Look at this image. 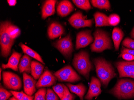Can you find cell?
I'll return each mask as SVG.
<instances>
[{
	"mask_svg": "<svg viewBox=\"0 0 134 100\" xmlns=\"http://www.w3.org/2000/svg\"><path fill=\"white\" fill-rule=\"evenodd\" d=\"M100 81L98 79L93 77L91 79L89 89L85 99L92 100L94 97H97L101 93Z\"/></svg>",
	"mask_w": 134,
	"mask_h": 100,
	"instance_id": "4fadbf2b",
	"label": "cell"
},
{
	"mask_svg": "<svg viewBox=\"0 0 134 100\" xmlns=\"http://www.w3.org/2000/svg\"><path fill=\"white\" fill-rule=\"evenodd\" d=\"M73 65L79 73L88 80L90 73L93 69L94 67L90 60L89 55L87 52L81 51L75 54Z\"/></svg>",
	"mask_w": 134,
	"mask_h": 100,
	"instance_id": "277c9868",
	"label": "cell"
},
{
	"mask_svg": "<svg viewBox=\"0 0 134 100\" xmlns=\"http://www.w3.org/2000/svg\"><path fill=\"white\" fill-rule=\"evenodd\" d=\"M23 79L24 92L27 95L32 96L36 91V85L37 82L26 73H23Z\"/></svg>",
	"mask_w": 134,
	"mask_h": 100,
	"instance_id": "5bb4252c",
	"label": "cell"
},
{
	"mask_svg": "<svg viewBox=\"0 0 134 100\" xmlns=\"http://www.w3.org/2000/svg\"><path fill=\"white\" fill-rule=\"evenodd\" d=\"M56 1L48 0L43 4L42 9V17L43 19L55 13V5Z\"/></svg>",
	"mask_w": 134,
	"mask_h": 100,
	"instance_id": "ac0fdd59",
	"label": "cell"
},
{
	"mask_svg": "<svg viewBox=\"0 0 134 100\" xmlns=\"http://www.w3.org/2000/svg\"><path fill=\"white\" fill-rule=\"evenodd\" d=\"M13 95L10 92L6 90L2 86L0 88V100H7Z\"/></svg>",
	"mask_w": 134,
	"mask_h": 100,
	"instance_id": "f546056e",
	"label": "cell"
},
{
	"mask_svg": "<svg viewBox=\"0 0 134 100\" xmlns=\"http://www.w3.org/2000/svg\"><path fill=\"white\" fill-rule=\"evenodd\" d=\"M19 28L9 21H5L1 23L0 26V43L1 48V55L7 57L10 54L11 48L15 40L21 34Z\"/></svg>",
	"mask_w": 134,
	"mask_h": 100,
	"instance_id": "6da1fadb",
	"label": "cell"
},
{
	"mask_svg": "<svg viewBox=\"0 0 134 100\" xmlns=\"http://www.w3.org/2000/svg\"><path fill=\"white\" fill-rule=\"evenodd\" d=\"M53 45L65 57L68 58L71 57L74 49L70 34L64 38L56 41Z\"/></svg>",
	"mask_w": 134,
	"mask_h": 100,
	"instance_id": "52a82bcc",
	"label": "cell"
},
{
	"mask_svg": "<svg viewBox=\"0 0 134 100\" xmlns=\"http://www.w3.org/2000/svg\"><path fill=\"white\" fill-rule=\"evenodd\" d=\"M122 57L123 59L127 61H132L134 60V56L127 53H125L122 55H119V57Z\"/></svg>",
	"mask_w": 134,
	"mask_h": 100,
	"instance_id": "e575fe53",
	"label": "cell"
},
{
	"mask_svg": "<svg viewBox=\"0 0 134 100\" xmlns=\"http://www.w3.org/2000/svg\"><path fill=\"white\" fill-rule=\"evenodd\" d=\"M71 92L76 94L80 98L83 100V96L86 91V87L82 83L77 85H73L70 83L66 84Z\"/></svg>",
	"mask_w": 134,
	"mask_h": 100,
	"instance_id": "ffe728a7",
	"label": "cell"
},
{
	"mask_svg": "<svg viewBox=\"0 0 134 100\" xmlns=\"http://www.w3.org/2000/svg\"><path fill=\"white\" fill-rule=\"evenodd\" d=\"M74 10V6L70 1L67 0L61 1L57 8L58 15L63 17L68 15Z\"/></svg>",
	"mask_w": 134,
	"mask_h": 100,
	"instance_id": "9a60e30c",
	"label": "cell"
},
{
	"mask_svg": "<svg viewBox=\"0 0 134 100\" xmlns=\"http://www.w3.org/2000/svg\"><path fill=\"white\" fill-rule=\"evenodd\" d=\"M21 55V53L14 51L9 58L8 63L7 64H2V68L3 69L11 68L15 71H18V65Z\"/></svg>",
	"mask_w": 134,
	"mask_h": 100,
	"instance_id": "e0dca14e",
	"label": "cell"
},
{
	"mask_svg": "<svg viewBox=\"0 0 134 100\" xmlns=\"http://www.w3.org/2000/svg\"><path fill=\"white\" fill-rule=\"evenodd\" d=\"M94 16L95 21L96 27L110 26L108 23V17L105 14L97 12L94 14Z\"/></svg>",
	"mask_w": 134,
	"mask_h": 100,
	"instance_id": "603a6c76",
	"label": "cell"
},
{
	"mask_svg": "<svg viewBox=\"0 0 134 100\" xmlns=\"http://www.w3.org/2000/svg\"><path fill=\"white\" fill-rule=\"evenodd\" d=\"M65 85L64 84H58L56 85L53 86V91L61 100L64 97L65 92Z\"/></svg>",
	"mask_w": 134,
	"mask_h": 100,
	"instance_id": "4316f807",
	"label": "cell"
},
{
	"mask_svg": "<svg viewBox=\"0 0 134 100\" xmlns=\"http://www.w3.org/2000/svg\"><path fill=\"white\" fill-rule=\"evenodd\" d=\"M124 36V33L120 28L119 27L114 28L113 31L112 39L116 51H118L119 49L120 45Z\"/></svg>",
	"mask_w": 134,
	"mask_h": 100,
	"instance_id": "7402d4cb",
	"label": "cell"
},
{
	"mask_svg": "<svg viewBox=\"0 0 134 100\" xmlns=\"http://www.w3.org/2000/svg\"><path fill=\"white\" fill-rule=\"evenodd\" d=\"M57 79L61 82L75 83L81 80V77L71 66H66L54 73Z\"/></svg>",
	"mask_w": 134,
	"mask_h": 100,
	"instance_id": "8992f818",
	"label": "cell"
},
{
	"mask_svg": "<svg viewBox=\"0 0 134 100\" xmlns=\"http://www.w3.org/2000/svg\"><path fill=\"white\" fill-rule=\"evenodd\" d=\"M47 92L46 88L40 89L35 93L34 100H46V97Z\"/></svg>",
	"mask_w": 134,
	"mask_h": 100,
	"instance_id": "f1b7e54d",
	"label": "cell"
},
{
	"mask_svg": "<svg viewBox=\"0 0 134 100\" xmlns=\"http://www.w3.org/2000/svg\"><path fill=\"white\" fill-rule=\"evenodd\" d=\"M31 58L27 55L23 56L19 62L18 68L20 73H30L31 72Z\"/></svg>",
	"mask_w": 134,
	"mask_h": 100,
	"instance_id": "d6986e66",
	"label": "cell"
},
{
	"mask_svg": "<svg viewBox=\"0 0 134 100\" xmlns=\"http://www.w3.org/2000/svg\"><path fill=\"white\" fill-rule=\"evenodd\" d=\"M72 1L77 7L82 9L88 10L92 9V7L88 0H74Z\"/></svg>",
	"mask_w": 134,
	"mask_h": 100,
	"instance_id": "484cf974",
	"label": "cell"
},
{
	"mask_svg": "<svg viewBox=\"0 0 134 100\" xmlns=\"http://www.w3.org/2000/svg\"><path fill=\"white\" fill-rule=\"evenodd\" d=\"M131 38L132 39H134V27L132 29V31L131 33Z\"/></svg>",
	"mask_w": 134,
	"mask_h": 100,
	"instance_id": "f35d334b",
	"label": "cell"
},
{
	"mask_svg": "<svg viewBox=\"0 0 134 100\" xmlns=\"http://www.w3.org/2000/svg\"><path fill=\"white\" fill-rule=\"evenodd\" d=\"M20 45L24 53H25L29 56L36 59L43 64H45V62H43L40 55L35 51H34V50L23 43L20 44Z\"/></svg>",
	"mask_w": 134,
	"mask_h": 100,
	"instance_id": "cb8c5ba5",
	"label": "cell"
},
{
	"mask_svg": "<svg viewBox=\"0 0 134 100\" xmlns=\"http://www.w3.org/2000/svg\"><path fill=\"white\" fill-rule=\"evenodd\" d=\"M57 78L49 70H45L41 74L39 80L36 83L37 88L49 87L56 83Z\"/></svg>",
	"mask_w": 134,
	"mask_h": 100,
	"instance_id": "7c38bea8",
	"label": "cell"
},
{
	"mask_svg": "<svg viewBox=\"0 0 134 100\" xmlns=\"http://www.w3.org/2000/svg\"><path fill=\"white\" fill-rule=\"evenodd\" d=\"M44 68V65L38 62L35 61L31 62V74L35 79H40L43 72Z\"/></svg>",
	"mask_w": 134,
	"mask_h": 100,
	"instance_id": "44dd1931",
	"label": "cell"
},
{
	"mask_svg": "<svg viewBox=\"0 0 134 100\" xmlns=\"http://www.w3.org/2000/svg\"><path fill=\"white\" fill-rule=\"evenodd\" d=\"M64 33V29L61 24L57 22L52 23L47 30V33L49 39H56Z\"/></svg>",
	"mask_w": 134,
	"mask_h": 100,
	"instance_id": "2e32d148",
	"label": "cell"
},
{
	"mask_svg": "<svg viewBox=\"0 0 134 100\" xmlns=\"http://www.w3.org/2000/svg\"><path fill=\"white\" fill-rule=\"evenodd\" d=\"M9 100H18L16 98H15L14 97H12L10 98L9 99Z\"/></svg>",
	"mask_w": 134,
	"mask_h": 100,
	"instance_id": "ab89813d",
	"label": "cell"
},
{
	"mask_svg": "<svg viewBox=\"0 0 134 100\" xmlns=\"http://www.w3.org/2000/svg\"><path fill=\"white\" fill-rule=\"evenodd\" d=\"M109 93L119 99H129L134 97V80L121 79L109 91Z\"/></svg>",
	"mask_w": 134,
	"mask_h": 100,
	"instance_id": "3957f363",
	"label": "cell"
},
{
	"mask_svg": "<svg viewBox=\"0 0 134 100\" xmlns=\"http://www.w3.org/2000/svg\"><path fill=\"white\" fill-rule=\"evenodd\" d=\"M119 77L134 79V61H119L115 63Z\"/></svg>",
	"mask_w": 134,
	"mask_h": 100,
	"instance_id": "30bf717a",
	"label": "cell"
},
{
	"mask_svg": "<svg viewBox=\"0 0 134 100\" xmlns=\"http://www.w3.org/2000/svg\"><path fill=\"white\" fill-rule=\"evenodd\" d=\"M65 92L64 97L61 100H74L75 96L70 93L68 88L65 86Z\"/></svg>",
	"mask_w": 134,
	"mask_h": 100,
	"instance_id": "d6a6232c",
	"label": "cell"
},
{
	"mask_svg": "<svg viewBox=\"0 0 134 100\" xmlns=\"http://www.w3.org/2000/svg\"><path fill=\"white\" fill-rule=\"evenodd\" d=\"M68 21L71 26L76 29L86 27H91L94 23L93 19H86V16H84L82 12L80 11L73 14Z\"/></svg>",
	"mask_w": 134,
	"mask_h": 100,
	"instance_id": "9c48e42d",
	"label": "cell"
},
{
	"mask_svg": "<svg viewBox=\"0 0 134 100\" xmlns=\"http://www.w3.org/2000/svg\"><path fill=\"white\" fill-rule=\"evenodd\" d=\"M122 44L123 46L127 49L134 50V40L127 37L124 40Z\"/></svg>",
	"mask_w": 134,
	"mask_h": 100,
	"instance_id": "1f68e13d",
	"label": "cell"
},
{
	"mask_svg": "<svg viewBox=\"0 0 134 100\" xmlns=\"http://www.w3.org/2000/svg\"><path fill=\"white\" fill-rule=\"evenodd\" d=\"M46 97V100H59V97L55 92L49 89H47Z\"/></svg>",
	"mask_w": 134,
	"mask_h": 100,
	"instance_id": "4dcf8cb0",
	"label": "cell"
},
{
	"mask_svg": "<svg viewBox=\"0 0 134 100\" xmlns=\"http://www.w3.org/2000/svg\"><path fill=\"white\" fill-rule=\"evenodd\" d=\"M94 41V38L91 35V31H82L77 34L76 40V49H79L88 46Z\"/></svg>",
	"mask_w": 134,
	"mask_h": 100,
	"instance_id": "8fae6325",
	"label": "cell"
},
{
	"mask_svg": "<svg viewBox=\"0 0 134 100\" xmlns=\"http://www.w3.org/2000/svg\"><path fill=\"white\" fill-rule=\"evenodd\" d=\"M91 3L94 7L101 9L110 10L111 8L110 3L108 0H92Z\"/></svg>",
	"mask_w": 134,
	"mask_h": 100,
	"instance_id": "d4e9b609",
	"label": "cell"
},
{
	"mask_svg": "<svg viewBox=\"0 0 134 100\" xmlns=\"http://www.w3.org/2000/svg\"><path fill=\"white\" fill-rule=\"evenodd\" d=\"M93 35L94 40L90 47L92 51L101 52L105 50L113 49L110 37L104 31L101 29H97Z\"/></svg>",
	"mask_w": 134,
	"mask_h": 100,
	"instance_id": "5b68a950",
	"label": "cell"
},
{
	"mask_svg": "<svg viewBox=\"0 0 134 100\" xmlns=\"http://www.w3.org/2000/svg\"><path fill=\"white\" fill-rule=\"evenodd\" d=\"M10 92L14 97L18 100H22L25 93L23 91L17 92L11 91Z\"/></svg>",
	"mask_w": 134,
	"mask_h": 100,
	"instance_id": "836d02e7",
	"label": "cell"
},
{
	"mask_svg": "<svg viewBox=\"0 0 134 100\" xmlns=\"http://www.w3.org/2000/svg\"><path fill=\"white\" fill-rule=\"evenodd\" d=\"M97 76L104 87H106L110 81L116 76L114 68L110 62L102 58L94 59Z\"/></svg>",
	"mask_w": 134,
	"mask_h": 100,
	"instance_id": "7a4b0ae2",
	"label": "cell"
},
{
	"mask_svg": "<svg viewBox=\"0 0 134 100\" xmlns=\"http://www.w3.org/2000/svg\"><path fill=\"white\" fill-rule=\"evenodd\" d=\"M7 1L10 6H14L16 4V1Z\"/></svg>",
	"mask_w": 134,
	"mask_h": 100,
	"instance_id": "74e56055",
	"label": "cell"
},
{
	"mask_svg": "<svg viewBox=\"0 0 134 100\" xmlns=\"http://www.w3.org/2000/svg\"><path fill=\"white\" fill-rule=\"evenodd\" d=\"M1 72H2V68H1V71H0V79L1 80Z\"/></svg>",
	"mask_w": 134,
	"mask_h": 100,
	"instance_id": "60d3db41",
	"label": "cell"
},
{
	"mask_svg": "<svg viewBox=\"0 0 134 100\" xmlns=\"http://www.w3.org/2000/svg\"><path fill=\"white\" fill-rule=\"evenodd\" d=\"M34 97V96H29L25 93L22 100H33Z\"/></svg>",
	"mask_w": 134,
	"mask_h": 100,
	"instance_id": "8d00e7d4",
	"label": "cell"
},
{
	"mask_svg": "<svg viewBox=\"0 0 134 100\" xmlns=\"http://www.w3.org/2000/svg\"><path fill=\"white\" fill-rule=\"evenodd\" d=\"M3 79L4 86L8 89L15 91L21 89V80L17 74L9 71H4L3 73Z\"/></svg>",
	"mask_w": 134,
	"mask_h": 100,
	"instance_id": "ba28073f",
	"label": "cell"
},
{
	"mask_svg": "<svg viewBox=\"0 0 134 100\" xmlns=\"http://www.w3.org/2000/svg\"><path fill=\"white\" fill-rule=\"evenodd\" d=\"M125 53H129V54H131L134 56V50L123 48L122 49V50L121 51V54L120 55Z\"/></svg>",
	"mask_w": 134,
	"mask_h": 100,
	"instance_id": "d590c367",
	"label": "cell"
},
{
	"mask_svg": "<svg viewBox=\"0 0 134 100\" xmlns=\"http://www.w3.org/2000/svg\"><path fill=\"white\" fill-rule=\"evenodd\" d=\"M108 21L110 26H116L120 22V18L117 14H111L108 17Z\"/></svg>",
	"mask_w": 134,
	"mask_h": 100,
	"instance_id": "83f0119b",
	"label": "cell"
}]
</instances>
